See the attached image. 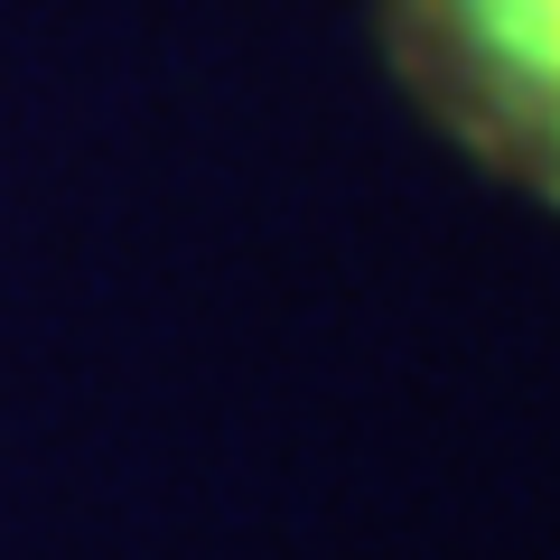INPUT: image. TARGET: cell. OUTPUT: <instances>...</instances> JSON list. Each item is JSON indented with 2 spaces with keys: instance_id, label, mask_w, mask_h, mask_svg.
Returning <instances> with one entry per match:
<instances>
[{
  "instance_id": "6da1fadb",
  "label": "cell",
  "mask_w": 560,
  "mask_h": 560,
  "mask_svg": "<svg viewBox=\"0 0 560 560\" xmlns=\"http://www.w3.org/2000/svg\"><path fill=\"white\" fill-rule=\"evenodd\" d=\"M374 38L448 150L560 215V0H374Z\"/></svg>"
}]
</instances>
